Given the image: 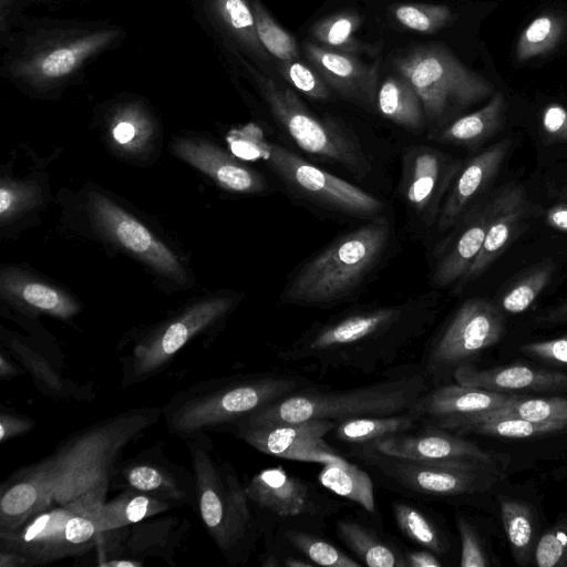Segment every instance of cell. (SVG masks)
Returning <instances> with one entry per match:
<instances>
[{"label":"cell","mask_w":567,"mask_h":567,"mask_svg":"<svg viewBox=\"0 0 567 567\" xmlns=\"http://www.w3.org/2000/svg\"><path fill=\"white\" fill-rule=\"evenodd\" d=\"M163 417L162 408L122 411L83 427L0 485V532L52 505L103 504L124 450Z\"/></svg>","instance_id":"cell-1"},{"label":"cell","mask_w":567,"mask_h":567,"mask_svg":"<svg viewBox=\"0 0 567 567\" xmlns=\"http://www.w3.org/2000/svg\"><path fill=\"white\" fill-rule=\"evenodd\" d=\"M439 295L353 307L313 322L277 351L285 363L320 371L372 374L393 365L432 326Z\"/></svg>","instance_id":"cell-2"},{"label":"cell","mask_w":567,"mask_h":567,"mask_svg":"<svg viewBox=\"0 0 567 567\" xmlns=\"http://www.w3.org/2000/svg\"><path fill=\"white\" fill-rule=\"evenodd\" d=\"M126 28L110 20L23 14L0 44V76L33 97H56L80 83L87 66L118 49Z\"/></svg>","instance_id":"cell-3"},{"label":"cell","mask_w":567,"mask_h":567,"mask_svg":"<svg viewBox=\"0 0 567 567\" xmlns=\"http://www.w3.org/2000/svg\"><path fill=\"white\" fill-rule=\"evenodd\" d=\"M312 386L302 375L276 372L202 381L176 393L162 414L171 434L186 441L229 432L254 412Z\"/></svg>","instance_id":"cell-4"},{"label":"cell","mask_w":567,"mask_h":567,"mask_svg":"<svg viewBox=\"0 0 567 567\" xmlns=\"http://www.w3.org/2000/svg\"><path fill=\"white\" fill-rule=\"evenodd\" d=\"M392 235L390 221L379 216L337 237L295 270L280 302L328 308L349 300L383 261Z\"/></svg>","instance_id":"cell-5"},{"label":"cell","mask_w":567,"mask_h":567,"mask_svg":"<svg viewBox=\"0 0 567 567\" xmlns=\"http://www.w3.org/2000/svg\"><path fill=\"white\" fill-rule=\"evenodd\" d=\"M185 442L202 523L226 561L244 565L262 533L246 487L235 467L216 453L208 435Z\"/></svg>","instance_id":"cell-6"},{"label":"cell","mask_w":567,"mask_h":567,"mask_svg":"<svg viewBox=\"0 0 567 567\" xmlns=\"http://www.w3.org/2000/svg\"><path fill=\"white\" fill-rule=\"evenodd\" d=\"M430 389L426 378L415 365L406 372L351 389L320 390L312 386L298 391L254 412L233 427L313 419L340 422L360 416L401 414L406 413Z\"/></svg>","instance_id":"cell-7"},{"label":"cell","mask_w":567,"mask_h":567,"mask_svg":"<svg viewBox=\"0 0 567 567\" xmlns=\"http://www.w3.org/2000/svg\"><path fill=\"white\" fill-rule=\"evenodd\" d=\"M393 64L419 94L431 133L487 102L505 84L494 64L473 68L442 42L413 47L398 54Z\"/></svg>","instance_id":"cell-8"},{"label":"cell","mask_w":567,"mask_h":567,"mask_svg":"<svg viewBox=\"0 0 567 567\" xmlns=\"http://www.w3.org/2000/svg\"><path fill=\"white\" fill-rule=\"evenodd\" d=\"M227 142L234 155L262 161L290 195L315 207L365 219L377 218L384 210V203L378 197L268 141L255 124L233 130Z\"/></svg>","instance_id":"cell-9"},{"label":"cell","mask_w":567,"mask_h":567,"mask_svg":"<svg viewBox=\"0 0 567 567\" xmlns=\"http://www.w3.org/2000/svg\"><path fill=\"white\" fill-rule=\"evenodd\" d=\"M218 50L229 54L251 78L274 118L300 150L317 159L337 164L358 178L372 172L361 143L348 130L333 121L318 118L291 89L278 84L243 55Z\"/></svg>","instance_id":"cell-10"},{"label":"cell","mask_w":567,"mask_h":567,"mask_svg":"<svg viewBox=\"0 0 567 567\" xmlns=\"http://www.w3.org/2000/svg\"><path fill=\"white\" fill-rule=\"evenodd\" d=\"M101 505L79 501L41 509L20 525L0 532V549L18 555L27 567L84 555L100 542Z\"/></svg>","instance_id":"cell-11"},{"label":"cell","mask_w":567,"mask_h":567,"mask_svg":"<svg viewBox=\"0 0 567 567\" xmlns=\"http://www.w3.org/2000/svg\"><path fill=\"white\" fill-rule=\"evenodd\" d=\"M350 454L394 493L422 501H450L481 494L497 481L499 472L466 463L424 462L383 454L368 445Z\"/></svg>","instance_id":"cell-12"},{"label":"cell","mask_w":567,"mask_h":567,"mask_svg":"<svg viewBox=\"0 0 567 567\" xmlns=\"http://www.w3.org/2000/svg\"><path fill=\"white\" fill-rule=\"evenodd\" d=\"M504 330V317L491 301L468 299L426 344L419 370L431 388L446 384L458 367L498 342Z\"/></svg>","instance_id":"cell-13"},{"label":"cell","mask_w":567,"mask_h":567,"mask_svg":"<svg viewBox=\"0 0 567 567\" xmlns=\"http://www.w3.org/2000/svg\"><path fill=\"white\" fill-rule=\"evenodd\" d=\"M245 487L256 515L265 514L279 526L315 530L346 506L281 466L261 470Z\"/></svg>","instance_id":"cell-14"},{"label":"cell","mask_w":567,"mask_h":567,"mask_svg":"<svg viewBox=\"0 0 567 567\" xmlns=\"http://www.w3.org/2000/svg\"><path fill=\"white\" fill-rule=\"evenodd\" d=\"M236 302L237 298L230 296L199 301L144 336L121 359L122 385H134L159 373L190 339L223 319Z\"/></svg>","instance_id":"cell-15"},{"label":"cell","mask_w":567,"mask_h":567,"mask_svg":"<svg viewBox=\"0 0 567 567\" xmlns=\"http://www.w3.org/2000/svg\"><path fill=\"white\" fill-rule=\"evenodd\" d=\"M457 171L458 164L434 147L405 150L398 194L414 223L424 228L436 226L444 194Z\"/></svg>","instance_id":"cell-16"},{"label":"cell","mask_w":567,"mask_h":567,"mask_svg":"<svg viewBox=\"0 0 567 567\" xmlns=\"http://www.w3.org/2000/svg\"><path fill=\"white\" fill-rule=\"evenodd\" d=\"M187 520L162 517L102 532L95 548L99 567H141L144 560L162 558L173 563L175 549L188 532Z\"/></svg>","instance_id":"cell-17"},{"label":"cell","mask_w":567,"mask_h":567,"mask_svg":"<svg viewBox=\"0 0 567 567\" xmlns=\"http://www.w3.org/2000/svg\"><path fill=\"white\" fill-rule=\"evenodd\" d=\"M337 422L313 419L297 423L239 425L229 433L261 453L281 458L313 462H347L326 441Z\"/></svg>","instance_id":"cell-18"},{"label":"cell","mask_w":567,"mask_h":567,"mask_svg":"<svg viewBox=\"0 0 567 567\" xmlns=\"http://www.w3.org/2000/svg\"><path fill=\"white\" fill-rule=\"evenodd\" d=\"M112 484L195 508L196 486L192 470L172 462L161 442L120 463Z\"/></svg>","instance_id":"cell-19"},{"label":"cell","mask_w":567,"mask_h":567,"mask_svg":"<svg viewBox=\"0 0 567 567\" xmlns=\"http://www.w3.org/2000/svg\"><path fill=\"white\" fill-rule=\"evenodd\" d=\"M419 432L382 437L368 446L390 456L424 462L466 463L499 472L504 456L485 451L453 432L422 424Z\"/></svg>","instance_id":"cell-20"},{"label":"cell","mask_w":567,"mask_h":567,"mask_svg":"<svg viewBox=\"0 0 567 567\" xmlns=\"http://www.w3.org/2000/svg\"><path fill=\"white\" fill-rule=\"evenodd\" d=\"M190 8L194 20L218 49L257 64L269 61L257 34L250 0H190Z\"/></svg>","instance_id":"cell-21"},{"label":"cell","mask_w":567,"mask_h":567,"mask_svg":"<svg viewBox=\"0 0 567 567\" xmlns=\"http://www.w3.org/2000/svg\"><path fill=\"white\" fill-rule=\"evenodd\" d=\"M90 206L94 218L118 245L177 284L186 282L177 257L136 218L99 193L90 194Z\"/></svg>","instance_id":"cell-22"},{"label":"cell","mask_w":567,"mask_h":567,"mask_svg":"<svg viewBox=\"0 0 567 567\" xmlns=\"http://www.w3.org/2000/svg\"><path fill=\"white\" fill-rule=\"evenodd\" d=\"M567 52V1L545 0L518 28L511 50L515 69H536Z\"/></svg>","instance_id":"cell-23"},{"label":"cell","mask_w":567,"mask_h":567,"mask_svg":"<svg viewBox=\"0 0 567 567\" xmlns=\"http://www.w3.org/2000/svg\"><path fill=\"white\" fill-rule=\"evenodd\" d=\"M305 54L326 84L348 101L377 109L378 64H367L354 54L305 42Z\"/></svg>","instance_id":"cell-24"},{"label":"cell","mask_w":567,"mask_h":567,"mask_svg":"<svg viewBox=\"0 0 567 567\" xmlns=\"http://www.w3.org/2000/svg\"><path fill=\"white\" fill-rule=\"evenodd\" d=\"M174 151L178 157L208 175L227 190L260 194L268 189L264 175L206 141L178 138L174 144Z\"/></svg>","instance_id":"cell-25"},{"label":"cell","mask_w":567,"mask_h":567,"mask_svg":"<svg viewBox=\"0 0 567 567\" xmlns=\"http://www.w3.org/2000/svg\"><path fill=\"white\" fill-rule=\"evenodd\" d=\"M509 147L511 140H503L487 147L465 164L444 199L436 223L439 233L451 229L460 220L470 203L496 175Z\"/></svg>","instance_id":"cell-26"},{"label":"cell","mask_w":567,"mask_h":567,"mask_svg":"<svg viewBox=\"0 0 567 567\" xmlns=\"http://www.w3.org/2000/svg\"><path fill=\"white\" fill-rule=\"evenodd\" d=\"M516 395L456 384L431 388L408 411L420 423L497 409Z\"/></svg>","instance_id":"cell-27"},{"label":"cell","mask_w":567,"mask_h":567,"mask_svg":"<svg viewBox=\"0 0 567 567\" xmlns=\"http://www.w3.org/2000/svg\"><path fill=\"white\" fill-rule=\"evenodd\" d=\"M526 209L525 192L512 187L491 200V218L483 246L466 274L454 285V293L461 292L471 281L502 254L511 241Z\"/></svg>","instance_id":"cell-28"},{"label":"cell","mask_w":567,"mask_h":567,"mask_svg":"<svg viewBox=\"0 0 567 567\" xmlns=\"http://www.w3.org/2000/svg\"><path fill=\"white\" fill-rule=\"evenodd\" d=\"M453 379L461 385L501 393L519 390H567V373L534 369L519 364L485 370L465 364L454 371Z\"/></svg>","instance_id":"cell-29"},{"label":"cell","mask_w":567,"mask_h":567,"mask_svg":"<svg viewBox=\"0 0 567 567\" xmlns=\"http://www.w3.org/2000/svg\"><path fill=\"white\" fill-rule=\"evenodd\" d=\"M491 218V202L473 212L453 239L436 252L431 284L434 288L455 285L468 270L478 255Z\"/></svg>","instance_id":"cell-30"},{"label":"cell","mask_w":567,"mask_h":567,"mask_svg":"<svg viewBox=\"0 0 567 567\" xmlns=\"http://www.w3.org/2000/svg\"><path fill=\"white\" fill-rule=\"evenodd\" d=\"M509 99L505 84L478 110L462 115L430 134L440 143L471 146L495 134L506 122Z\"/></svg>","instance_id":"cell-31"},{"label":"cell","mask_w":567,"mask_h":567,"mask_svg":"<svg viewBox=\"0 0 567 567\" xmlns=\"http://www.w3.org/2000/svg\"><path fill=\"white\" fill-rule=\"evenodd\" d=\"M1 295L35 313L70 319L80 311L79 303L64 291L16 271H3Z\"/></svg>","instance_id":"cell-32"},{"label":"cell","mask_w":567,"mask_h":567,"mask_svg":"<svg viewBox=\"0 0 567 567\" xmlns=\"http://www.w3.org/2000/svg\"><path fill=\"white\" fill-rule=\"evenodd\" d=\"M336 534L367 566L408 567L405 550L359 519L351 517L338 519Z\"/></svg>","instance_id":"cell-33"},{"label":"cell","mask_w":567,"mask_h":567,"mask_svg":"<svg viewBox=\"0 0 567 567\" xmlns=\"http://www.w3.org/2000/svg\"><path fill=\"white\" fill-rule=\"evenodd\" d=\"M377 110L383 117L413 133L426 126L422 101L406 78L390 75L378 89Z\"/></svg>","instance_id":"cell-34"},{"label":"cell","mask_w":567,"mask_h":567,"mask_svg":"<svg viewBox=\"0 0 567 567\" xmlns=\"http://www.w3.org/2000/svg\"><path fill=\"white\" fill-rule=\"evenodd\" d=\"M113 140L133 148L144 142L153 130L154 117L146 101L133 94L112 100L105 110Z\"/></svg>","instance_id":"cell-35"},{"label":"cell","mask_w":567,"mask_h":567,"mask_svg":"<svg viewBox=\"0 0 567 567\" xmlns=\"http://www.w3.org/2000/svg\"><path fill=\"white\" fill-rule=\"evenodd\" d=\"M176 507L174 504L131 489L105 501L97 511L101 532L123 528Z\"/></svg>","instance_id":"cell-36"},{"label":"cell","mask_w":567,"mask_h":567,"mask_svg":"<svg viewBox=\"0 0 567 567\" xmlns=\"http://www.w3.org/2000/svg\"><path fill=\"white\" fill-rule=\"evenodd\" d=\"M420 422L411 414L370 415L337 422L330 434L351 447L413 430Z\"/></svg>","instance_id":"cell-37"},{"label":"cell","mask_w":567,"mask_h":567,"mask_svg":"<svg viewBox=\"0 0 567 567\" xmlns=\"http://www.w3.org/2000/svg\"><path fill=\"white\" fill-rule=\"evenodd\" d=\"M319 483L336 495L348 498L364 511L375 514L374 486L371 475L351 462L327 463L318 474Z\"/></svg>","instance_id":"cell-38"},{"label":"cell","mask_w":567,"mask_h":567,"mask_svg":"<svg viewBox=\"0 0 567 567\" xmlns=\"http://www.w3.org/2000/svg\"><path fill=\"white\" fill-rule=\"evenodd\" d=\"M278 537L277 542L315 565L327 567H359L361 565L312 530L279 526Z\"/></svg>","instance_id":"cell-39"},{"label":"cell","mask_w":567,"mask_h":567,"mask_svg":"<svg viewBox=\"0 0 567 567\" xmlns=\"http://www.w3.org/2000/svg\"><path fill=\"white\" fill-rule=\"evenodd\" d=\"M390 507L398 528L409 540L439 556L447 553L444 534L420 506L406 501H394Z\"/></svg>","instance_id":"cell-40"},{"label":"cell","mask_w":567,"mask_h":567,"mask_svg":"<svg viewBox=\"0 0 567 567\" xmlns=\"http://www.w3.org/2000/svg\"><path fill=\"white\" fill-rule=\"evenodd\" d=\"M501 518L515 560L519 565L529 564L535 550V525L530 506L517 499H502Z\"/></svg>","instance_id":"cell-41"},{"label":"cell","mask_w":567,"mask_h":567,"mask_svg":"<svg viewBox=\"0 0 567 567\" xmlns=\"http://www.w3.org/2000/svg\"><path fill=\"white\" fill-rule=\"evenodd\" d=\"M392 13L404 28L423 33L439 32L461 19V11L446 4L401 3Z\"/></svg>","instance_id":"cell-42"},{"label":"cell","mask_w":567,"mask_h":567,"mask_svg":"<svg viewBox=\"0 0 567 567\" xmlns=\"http://www.w3.org/2000/svg\"><path fill=\"white\" fill-rule=\"evenodd\" d=\"M567 430L566 423L530 422L519 417L503 416L472 423L456 430L455 434L476 433L482 435L526 439L546 433Z\"/></svg>","instance_id":"cell-43"},{"label":"cell","mask_w":567,"mask_h":567,"mask_svg":"<svg viewBox=\"0 0 567 567\" xmlns=\"http://www.w3.org/2000/svg\"><path fill=\"white\" fill-rule=\"evenodd\" d=\"M360 25L361 17L346 11L316 22L310 32L318 44L324 48L355 54L360 51V43L355 40L354 32Z\"/></svg>","instance_id":"cell-44"},{"label":"cell","mask_w":567,"mask_h":567,"mask_svg":"<svg viewBox=\"0 0 567 567\" xmlns=\"http://www.w3.org/2000/svg\"><path fill=\"white\" fill-rule=\"evenodd\" d=\"M258 38L268 52L280 61L299 58V50L293 37L284 30L268 13L259 0H250Z\"/></svg>","instance_id":"cell-45"},{"label":"cell","mask_w":567,"mask_h":567,"mask_svg":"<svg viewBox=\"0 0 567 567\" xmlns=\"http://www.w3.org/2000/svg\"><path fill=\"white\" fill-rule=\"evenodd\" d=\"M13 350L19 355L21 363L29 370L37 386L47 395L55 399L79 398L81 389L64 379L45 359L28 349H19L17 346H13Z\"/></svg>","instance_id":"cell-46"},{"label":"cell","mask_w":567,"mask_h":567,"mask_svg":"<svg viewBox=\"0 0 567 567\" xmlns=\"http://www.w3.org/2000/svg\"><path fill=\"white\" fill-rule=\"evenodd\" d=\"M554 269V264L547 262L527 274L505 293L502 307L509 313L527 310L550 281Z\"/></svg>","instance_id":"cell-47"},{"label":"cell","mask_w":567,"mask_h":567,"mask_svg":"<svg viewBox=\"0 0 567 567\" xmlns=\"http://www.w3.org/2000/svg\"><path fill=\"white\" fill-rule=\"evenodd\" d=\"M534 558L539 567H567V519L557 522L540 536Z\"/></svg>","instance_id":"cell-48"},{"label":"cell","mask_w":567,"mask_h":567,"mask_svg":"<svg viewBox=\"0 0 567 567\" xmlns=\"http://www.w3.org/2000/svg\"><path fill=\"white\" fill-rule=\"evenodd\" d=\"M278 70L287 82L310 99L327 100L330 96L329 86L321 76L297 59L281 61Z\"/></svg>","instance_id":"cell-49"},{"label":"cell","mask_w":567,"mask_h":567,"mask_svg":"<svg viewBox=\"0 0 567 567\" xmlns=\"http://www.w3.org/2000/svg\"><path fill=\"white\" fill-rule=\"evenodd\" d=\"M457 530L461 538L462 567H486L489 565L478 535L468 519L458 514L456 517Z\"/></svg>","instance_id":"cell-50"},{"label":"cell","mask_w":567,"mask_h":567,"mask_svg":"<svg viewBox=\"0 0 567 567\" xmlns=\"http://www.w3.org/2000/svg\"><path fill=\"white\" fill-rule=\"evenodd\" d=\"M33 190L25 185L4 182L0 188V216L2 221L13 217L33 202Z\"/></svg>","instance_id":"cell-51"},{"label":"cell","mask_w":567,"mask_h":567,"mask_svg":"<svg viewBox=\"0 0 567 567\" xmlns=\"http://www.w3.org/2000/svg\"><path fill=\"white\" fill-rule=\"evenodd\" d=\"M540 125L550 142H567V107L550 101L540 111Z\"/></svg>","instance_id":"cell-52"},{"label":"cell","mask_w":567,"mask_h":567,"mask_svg":"<svg viewBox=\"0 0 567 567\" xmlns=\"http://www.w3.org/2000/svg\"><path fill=\"white\" fill-rule=\"evenodd\" d=\"M526 355L567 365V337L520 346Z\"/></svg>","instance_id":"cell-53"},{"label":"cell","mask_w":567,"mask_h":567,"mask_svg":"<svg viewBox=\"0 0 567 567\" xmlns=\"http://www.w3.org/2000/svg\"><path fill=\"white\" fill-rule=\"evenodd\" d=\"M32 3L33 0H0V44Z\"/></svg>","instance_id":"cell-54"},{"label":"cell","mask_w":567,"mask_h":567,"mask_svg":"<svg viewBox=\"0 0 567 567\" xmlns=\"http://www.w3.org/2000/svg\"><path fill=\"white\" fill-rule=\"evenodd\" d=\"M35 426V422L28 416L16 414L4 409L0 412V441L4 443L11 439L23 435Z\"/></svg>","instance_id":"cell-55"},{"label":"cell","mask_w":567,"mask_h":567,"mask_svg":"<svg viewBox=\"0 0 567 567\" xmlns=\"http://www.w3.org/2000/svg\"><path fill=\"white\" fill-rule=\"evenodd\" d=\"M408 567H441L439 555L427 549L405 550Z\"/></svg>","instance_id":"cell-56"},{"label":"cell","mask_w":567,"mask_h":567,"mask_svg":"<svg viewBox=\"0 0 567 567\" xmlns=\"http://www.w3.org/2000/svg\"><path fill=\"white\" fill-rule=\"evenodd\" d=\"M547 224L558 230L567 231V205L559 204L548 209Z\"/></svg>","instance_id":"cell-57"},{"label":"cell","mask_w":567,"mask_h":567,"mask_svg":"<svg viewBox=\"0 0 567 567\" xmlns=\"http://www.w3.org/2000/svg\"><path fill=\"white\" fill-rule=\"evenodd\" d=\"M537 321L544 324L567 323V301L546 311L538 317Z\"/></svg>","instance_id":"cell-58"},{"label":"cell","mask_w":567,"mask_h":567,"mask_svg":"<svg viewBox=\"0 0 567 567\" xmlns=\"http://www.w3.org/2000/svg\"><path fill=\"white\" fill-rule=\"evenodd\" d=\"M23 369L11 362L3 353L0 355V377L2 380H10L22 374Z\"/></svg>","instance_id":"cell-59"},{"label":"cell","mask_w":567,"mask_h":567,"mask_svg":"<svg viewBox=\"0 0 567 567\" xmlns=\"http://www.w3.org/2000/svg\"><path fill=\"white\" fill-rule=\"evenodd\" d=\"M34 3L48 6L51 8H59L70 3H89L93 0H33Z\"/></svg>","instance_id":"cell-60"},{"label":"cell","mask_w":567,"mask_h":567,"mask_svg":"<svg viewBox=\"0 0 567 567\" xmlns=\"http://www.w3.org/2000/svg\"><path fill=\"white\" fill-rule=\"evenodd\" d=\"M495 1H498V2H499V1H502V0H495Z\"/></svg>","instance_id":"cell-61"},{"label":"cell","mask_w":567,"mask_h":567,"mask_svg":"<svg viewBox=\"0 0 567 567\" xmlns=\"http://www.w3.org/2000/svg\"><path fill=\"white\" fill-rule=\"evenodd\" d=\"M567 471V470H566Z\"/></svg>","instance_id":"cell-62"}]
</instances>
